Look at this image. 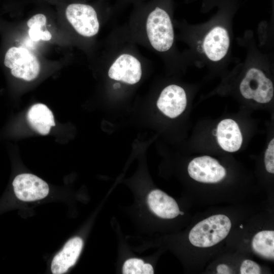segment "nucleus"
<instances>
[{"label":"nucleus","instance_id":"nucleus-9","mask_svg":"<svg viewBox=\"0 0 274 274\" xmlns=\"http://www.w3.org/2000/svg\"><path fill=\"white\" fill-rule=\"evenodd\" d=\"M109 77L129 84L138 83L142 76L141 64L134 56L123 54L119 56L110 67Z\"/></svg>","mask_w":274,"mask_h":274},{"label":"nucleus","instance_id":"nucleus-1","mask_svg":"<svg viewBox=\"0 0 274 274\" xmlns=\"http://www.w3.org/2000/svg\"><path fill=\"white\" fill-rule=\"evenodd\" d=\"M231 227L229 218L224 215H213L196 224L190 230L189 239L199 248L212 247L224 239Z\"/></svg>","mask_w":274,"mask_h":274},{"label":"nucleus","instance_id":"nucleus-19","mask_svg":"<svg viewBox=\"0 0 274 274\" xmlns=\"http://www.w3.org/2000/svg\"><path fill=\"white\" fill-rule=\"evenodd\" d=\"M240 273L259 274L261 273V268L255 262L247 259L243 261L241 265Z\"/></svg>","mask_w":274,"mask_h":274},{"label":"nucleus","instance_id":"nucleus-16","mask_svg":"<svg viewBox=\"0 0 274 274\" xmlns=\"http://www.w3.org/2000/svg\"><path fill=\"white\" fill-rule=\"evenodd\" d=\"M122 272L124 274H153L154 270L150 264L145 263L143 260L131 258L124 263Z\"/></svg>","mask_w":274,"mask_h":274},{"label":"nucleus","instance_id":"nucleus-3","mask_svg":"<svg viewBox=\"0 0 274 274\" xmlns=\"http://www.w3.org/2000/svg\"><path fill=\"white\" fill-rule=\"evenodd\" d=\"M4 64L11 70L13 76L27 81L36 79L40 70L36 56L22 47L10 48L6 53Z\"/></svg>","mask_w":274,"mask_h":274},{"label":"nucleus","instance_id":"nucleus-14","mask_svg":"<svg viewBox=\"0 0 274 274\" xmlns=\"http://www.w3.org/2000/svg\"><path fill=\"white\" fill-rule=\"evenodd\" d=\"M26 118L30 126L42 135L48 134L51 127L55 126L52 112L43 104L31 106L28 111Z\"/></svg>","mask_w":274,"mask_h":274},{"label":"nucleus","instance_id":"nucleus-12","mask_svg":"<svg viewBox=\"0 0 274 274\" xmlns=\"http://www.w3.org/2000/svg\"><path fill=\"white\" fill-rule=\"evenodd\" d=\"M216 135L219 146L227 152L237 151L243 143V136L238 124L230 119L220 121L217 126Z\"/></svg>","mask_w":274,"mask_h":274},{"label":"nucleus","instance_id":"nucleus-11","mask_svg":"<svg viewBox=\"0 0 274 274\" xmlns=\"http://www.w3.org/2000/svg\"><path fill=\"white\" fill-rule=\"evenodd\" d=\"M83 245V241L79 237L70 239L53 258L51 266L52 273H63L74 265L81 253Z\"/></svg>","mask_w":274,"mask_h":274},{"label":"nucleus","instance_id":"nucleus-6","mask_svg":"<svg viewBox=\"0 0 274 274\" xmlns=\"http://www.w3.org/2000/svg\"><path fill=\"white\" fill-rule=\"evenodd\" d=\"M188 172L193 179L206 183H218L226 175L224 167L216 159L209 156L194 158L189 163Z\"/></svg>","mask_w":274,"mask_h":274},{"label":"nucleus","instance_id":"nucleus-13","mask_svg":"<svg viewBox=\"0 0 274 274\" xmlns=\"http://www.w3.org/2000/svg\"><path fill=\"white\" fill-rule=\"evenodd\" d=\"M147 202L150 210L161 218L173 219L179 215L176 201L161 190L152 191L148 196Z\"/></svg>","mask_w":274,"mask_h":274},{"label":"nucleus","instance_id":"nucleus-8","mask_svg":"<svg viewBox=\"0 0 274 274\" xmlns=\"http://www.w3.org/2000/svg\"><path fill=\"white\" fill-rule=\"evenodd\" d=\"M230 40L227 29L221 25L212 27L204 35L201 49L205 56L211 61L218 62L227 54Z\"/></svg>","mask_w":274,"mask_h":274},{"label":"nucleus","instance_id":"nucleus-5","mask_svg":"<svg viewBox=\"0 0 274 274\" xmlns=\"http://www.w3.org/2000/svg\"><path fill=\"white\" fill-rule=\"evenodd\" d=\"M65 15L67 20L80 35L91 37L98 32L99 24L97 14L91 6L70 4L66 9Z\"/></svg>","mask_w":274,"mask_h":274},{"label":"nucleus","instance_id":"nucleus-17","mask_svg":"<svg viewBox=\"0 0 274 274\" xmlns=\"http://www.w3.org/2000/svg\"><path fill=\"white\" fill-rule=\"evenodd\" d=\"M43 26L39 24H33L29 27V36L31 40L37 41L40 40L48 41L52 38L51 34L48 30H42Z\"/></svg>","mask_w":274,"mask_h":274},{"label":"nucleus","instance_id":"nucleus-2","mask_svg":"<svg viewBox=\"0 0 274 274\" xmlns=\"http://www.w3.org/2000/svg\"><path fill=\"white\" fill-rule=\"evenodd\" d=\"M146 31L151 46L159 52H165L172 46L174 32L172 21L164 10L156 7L148 15Z\"/></svg>","mask_w":274,"mask_h":274},{"label":"nucleus","instance_id":"nucleus-22","mask_svg":"<svg viewBox=\"0 0 274 274\" xmlns=\"http://www.w3.org/2000/svg\"><path fill=\"white\" fill-rule=\"evenodd\" d=\"M179 214H180L181 215H184V213L183 212L180 211Z\"/></svg>","mask_w":274,"mask_h":274},{"label":"nucleus","instance_id":"nucleus-10","mask_svg":"<svg viewBox=\"0 0 274 274\" xmlns=\"http://www.w3.org/2000/svg\"><path fill=\"white\" fill-rule=\"evenodd\" d=\"M187 97L181 87L172 84L161 92L157 102L158 109L166 116L174 118L181 114L186 108Z\"/></svg>","mask_w":274,"mask_h":274},{"label":"nucleus","instance_id":"nucleus-7","mask_svg":"<svg viewBox=\"0 0 274 274\" xmlns=\"http://www.w3.org/2000/svg\"><path fill=\"white\" fill-rule=\"evenodd\" d=\"M13 186L16 197L24 201H33L46 197L49 193L47 183L38 177L30 174L17 176Z\"/></svg>","mask_w":274,"mask_h":274},{"label":"nucleus","instance_id":"nucleus-20","mask_svg":"<svg viewBox=\"0 0 274 274\" xmlns=\"http://www.w3.org/2000/svg\"><path fill=\"white\" fill-rule=\"evenodd\" d=\"M47 22L46 16L43 14H37L31 17L27 22V26L29 27L33 24H39L45 26Z\"/></svg>","mask_w":274,"mask_h":274},{"label":"nucleus","instance_id":"nucleus-4","mask_svg":"<svg viewBox=\"0 0 274 274\" xmlns=\"http://www.w3.org/2000/svg\"><path fill=\"white\" fill-rule=\"evenodd\" d=\"M239 90L244 98L261 104L270 101L274 92L271 81L257 67H251L247 72L241 82Z\"/></svg>","mask_w":274,"mask_h":274},{"label":"nucleus","instance_id":"nucleus-23","mask_svg":"<svg viewBox=\"0 0 274 274\" xmlns=\"http://www.w3.org/2000/svg\"><path fill=\"white\" fill-rule=\"evenodd\" d=\"M240 228H243L242 225H241L240 226Z\"/></svg>","mask_w":274,"mask_h":274},{"label":"nucleus","instance_id":"nucleus-21","mask_svg":"<svg viewBox=\"0 0 274 274\" xmlns=\"http://www.w3.org/2000/svg\"><path fill=\"white\" fill-rule=\"evenodd\" d=\"M216 269L217 273L219 274H229L231 273L229 267L224 264L218 265Z\"/></svg>","mask_w":274,"mask_h":274},{"label":"nucleus","instance_id":"nucleus-15","mask_svg":"<svg viewBox=\"0 0 274 274\" xmlns=\"http://www.w3.org/2000/svg\"><path fill=\"white\" fill-rule=\"evenodd\" d=\"M252 247L254 251L266 259L274 258V231L263 230L257 233L253 238Z\"/></svg>","mask_w":274,"mask_h":274},{"label":"nucleus","instance_id":"nucleus-18","mask_svg":"<svg viewBox=\"0 0 274 274\" xmlns=\"http://www.w3.org/2000/svg\"><path fill=\"white\" fill-rule=\"evenodd\" d=\"M264 164L266 170L274 173V139L269 142L264 155Z\"/></svg>","mask_w":274,"mask_h":274}]
</instances>
